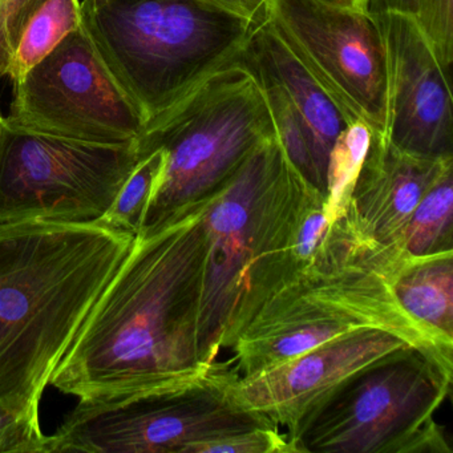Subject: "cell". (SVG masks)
<instances>
[{
    "label": "cell",
    "instance_id": "cell-1",
    "mask_svg": "<svg viewBox=\"0 0 453 453\" xmlns=\"http://www.w3.org/2000/svg\"><path fill=\"white\" fill-rule=\"evenodd\" d=\"M208 203L136 235L51 386L79 402H100L180 383L213 365L203 363L198 347Z\"/></svg>",
    "mask_w": 453,
    "mask_h": 453
},
{
    "label": "cell",
    "instance_id": "cell-2",
    "mask_svg": "<svg viewBox=\"0 0 453 453\" xmlns=\"http://www.w3.org/2000/svg\"><path fill=\"white\" fill-rule=\"evenodd\" d=\"M134 238L99 224L0 225V397L39 405Z\"/></svg>",
    "mask_w": 453,
    "mask_h": 453
},
{
    "label": "cell",
    "instance_id": "cell-3",
    "mask_svg": "<svg viewBox=\"0 0 453 453\" xmlns=\"http://www.w3.org/2000/svg\"><path fill=\"white\" fill-rule=\"evenodd\" d=\"M404 254L360 234L347 213L311 267L267 301L229 349L240 376L280 365L312 347L362 330L403 339L453 373V343L407 314L394 293Z\"/></svg>",
    "mask_w": 453,
    "mask_h": 453
},
{
    "label": "cell",
    "instance_id": "cell-4",
    "mask_svg": "<svg viewBox=\"0 0 453 453\" xmlns=\"http://www.w3.org/2000/svg\"><path fill=\"white\" fill-rule=\"evenodd\" d=\"M311 184L286 157L277 134L259 144L209 197L206 265L198 323L203 363L230 349L283 286V256Z\"/></svg>",
    "mask_w": 453,
    "mask_h": 453
},
{
    "label": "cell",
    "instance_id": "cell-5",
    "mask_svg": "<svg viewBox=\"0 0 453 453\" xmlns=\"http://www.w3.org/2000/svg\"><path fill=\"white\" fill-rule=\"evenodd\" d=\"M81 12L100 57L147 124L235 62L261 26L235 0H108L81 4Z\"/></svg>",
    "mask_w": 453,
    "mask_h": 453
},
{
    "label": "cell",
    "instance_id": "cell-6",
    "mask_svg": "<svg viewBox=\"0 0 453 453\" xmlns=\"http://www.w3.org/2000/svg\"><path fill=\"white\" fill-rule=\"evenodd\" d=\"M275 136L272 113L256 75L240 60L211 73L184 99L147 124L140 158L165 155L139 234L219 192L253 150Z\"/></svg>",
    "mask_w": 453,
    "mask_h": 453
},
{
    "label": "cell",
    "instance_id": "cell-7",
    "mask_svg": "<svg viewBox=\"0 0 453 453\" xmlns=\"http://www.w3.org/2000/svg\"><path fill=\"white\" fill-rule=\"evenodd\" d=\"M453 373L405 347L347 379L291 436L296 453H452L434 420Z\"/></svg>",
    "mask_w": 453,
    "mask_h": 453
},
{
    "label": "cell",
    "instance_id": "cell-8",
    "mask_svg": "<svg viewBox=\"0 0 453 453\" xmlns=\"http://www.w3.org/2000/svg\"><path fill=\"white\" fill-rule=\"evenodd\" d=\"M238 378L232 362H214L171 386L79 402L54 434V452L196 453L211 440L274 426L238 402Z\"/></svg>",
    "mask_w": 453,
    "mask_h": 453
},
{
    "label": "cell",
    "instance_id": "cell-9",
    "mask_svg": "<svg viewBox=\"0 0 453 453\" xmlns=\"http://www.w3.org/2000/svg\"><path fill=\"white\" fill-rule=\"evenodd\" d=\"M137 142L94 144L14 128L0 136V225L95 224L139 164Z\"/></svg>",
    "mask_w": 453,
    "mask_h": 453
},
{
    "label": "cell",
    "instance_id": "cell-10",
    "mask_svg": "<svg viewBox=\"0 0 453 453\" xmlns=\"http://www.w3.org/2000/svg\"><path fill=\"white\" fill-rule=\"evenodd\" d=\"M6 124L94 144H127L147 120L118 83L83 25L14 84Z\"/></svg>",
    "mask_w": 453,
    "mask_h": 453
},
{
    "label": "cell",
    "instance_id": "cell-11",
    "mask_svg": "<svg viewBox=\"0 0 453 453\" xmlns=\"http://www.w3.org/2000/svg\"><path fill=\"white\" fill-rule=\"evenodd\" d=\"M267 22L349 123L386 134L387 54L378 18L322 0H270Z\"/></svg>",
    "mask_w": 453,
    "mask_h": 453
},
{
    "label": "cell",
    "instance_id": "cell-12",
    "mask_svg": "<svg viewBox=\"0 0 453 453\" xmlns=\"http://www.w3.org/2000/svg\"><path fill=\"white\" fill-rule=\"evenodd\" d=\"M387 54L386 139L429 160L453 158L450 78L410 15H380Z\"/></svg>",
    "mask_w": 453,
    "mask_h": 453
},
{
    "label": "cell",
    "instance_id": "cell-13",
    "mask_svg": "<svg viewBox=\"0 0 453 453\" xmlns=\"http://www.w3.org/2000/svg\"><path fill=\"white\" fill-rule=\"evenodd\" d=\"M408 346L380 330H362L312 347L234 383L238 402L282 431L286 439L347 379Z\"/></svg>",
    "mask_w": 453,
    "mask_h": 453
},
{
    "label": "cell",
    "instance_id": "cell-14",
    "mask_svg": "<svg viewBox=\"0 0 453 453\" xmlns=\"http://www.w3.org/2000/svg\"><path fill=\"white\" fill-rule=\"evenodd\" d=\"M450 164L453 158L429 160L407 155L384 134L373 132L347 216L363 237L403 253V237L413 211Z\"/></svg>",
    "mask_w": 453,
    "mask_h": 453
},
{
    "label": "cell",
    "instance_id": "cell-15",
    "mask_svg": "<svg viewBox=\"0 0 453 453\" xmlns=\"http://www.w3.org/2000/svg\"><path fill=\"white\" fill-rule=\"evenodd\" d=\"M238 60L253 73L275 81L301 116L311 139L319 189L326 197L328 157L349 124L346 116L275 34L267 19L254 31Z\"/></svg>",
    "mask_w": 453,
    "mask_h": 453
},
{
    "label": "cell",
    "instance_id": "cell-16",
    "mask_svg": "<svg viewBox=\"0 0 453 453\" xmlns=\"http://www.w3.org/2000/svg\"><path fill=\"white\" fill-rule=\"evenodd\" d=\"M392 286L410 317L453 343V253L408 259Z\"/></svg>",
    "mask_w": 453,
    "mask_h": 453
},
{
    "label": "cell",
    "instance_id": "cell-17",
    "mask_svg": "<svg viewBox=\"0 0 453 453\" xmlns=\"http://www.w3.org/2000/svg\"><path fill=\"white\" fill-rule=\"evenodd\" d=\"M81 25V0H30L12 34L6 75L12 86Z\"/></svg>",
    "mask_w": 453,
    "mask_h": 453
},
{
    "label": "cell",
    "instance_id": "cell-18",
    "mask_svg": "<svg viewBox=\"0 0 453 453\" xmlns=\"http://www.w3.org/2000/svg\"><path fill=\"white\" fill-rule=\"evenodd\" d=\"M402 249L407 259L453 253V164L421 197L405 227Z\"/></svg>",
    "mask_w": 453,
    "mask_h": 453
},
{
    "label": "cell",
    "instance_id": "cell-19",
    "mask_svg": "<svg viewBox=\"0 0 453 453\" xmlns=\"http://www.w3.org/2000/svg\"><path fill=\"white\" fill-rule=\"evenodd\" d=\"M372 134V129L365 121L349 123L331 150L326 180V211L331 222L347 213L349 197Z\"/></svg>",
    "mask_w": 453,
    "mask_h": 453
},
{
    "label": "cell",
    "instance_id": "cell-20",
    "mask_svg": "<svg viewBox=\"0 0 453 453\" xmlns=\"http://www.w3.org/2000/svg\"><path fill=\"white\" fill-rule=\"evenodd\" d=\"M164 163L165 155L163 150H156L147 157L142 158L124 182L107 213L95 224L118 232L129 233L136 237L142 230Z\"/></svg>",
    "mask_w": 453,
    "mask_h": 453
},
{
    "label": "cell",
    "instance_id": "cell-21",
    "mask_svg": "<svg viewBox=\"0 0 453 453\" xmlns=\"http://www.w3.org/2000/svg\"><path fill=\"white\" fill-rule=\"evenodd\" d=\"M253 73L264 89L273 123H274L275 134L280 147L283 148L286 157L309 184L320 190L314 155H312L311 139L303 120L275 81L266 76Z\"/></svg>",
    "mask_w": 453,
    "mask_h": 453
},
{
    "label": "cell",
    "instance_id": "cell-22",
    "mask_svg": "<svg viewBox=\"0 0 453 453\" xmlns=\"http://www.w3.org/2000/svg\"><path fill=\"white\" fill-rule=\"evenodd\" d=\"M52 453L54 434L39 423V405L0 397V453Z\"/></svg>",
    "mask_w": 453,
    "mask_h": 453
},
{
    "label": "cell",
    "instance_id": "cell-23",
    "mask_svg": "<svg viewBox=\"0 0 453 453\" xmlns=\"http://www.w3.org/2000/svg\"><path fill=\"white\" fill-rule=\"evenodd\" d=\"M442 71L450 78L453 62V0H418L413 15Z\"/></svg>",
    "mask_w": 453,
    "mask_h": 453
},
{
    "label": "cell",
    "instance_id": "cell-24",
    "mask_svg": "<svg viewBox=\"0 0 453 453\" xmlns=\"http://www.w3.org/2000/svg\"><path fill=\"white\" fill-rule=\"evenodd\" d=\"M196 453H293L285 432L261 426L201 444Z\"/></svg>",
    "mask_w": 453,
    "mask_h": 453
},
{
    "label": "cell",
    "instance_id": "cell-25",
    "mask_svg": "<svg viewBox=\"0 0 453 453\" xmlns=\"http://www.w3.org/2000/svg\"><path fill=\"white\" fill-rule=\"evenodd\" d=\"M28 2L30 0H0V81L6 78L12 34Z\"/></svg>",
    "mask_w": 453,
    "mask_h": 453
},
{
    "label": "cell",
    "instance_id": "cell-26",
    "mask_svg": "<svg viewBox=\"0 0 453 453\" xmlns=\"http://www.w3.org/2000/svg\"><path fill=\"white\" fill-rule=\"evenodd\" d=\"M416 2L418 0H362V12L371 17H380L391 12L413 17Z\"/></svg>",
    "mask_w": 453,
    "mask_h": 453
},
{
    "label": "cell",
    "instance_id": "cell-27",
    "mask_svg": "<svg viewBox=\"0 0 453 453\" xmlns=\"http://www.w3.org/2000/svg\"><path fill=\"white\" fill-rule=\"evenodd\" d=\"M242 9L256 20L258 25H264L267 19V6L270 0H235Z\"/></svg>",
    "mask_w": 453,
    "mask_h": 453
},
{
    "label": "cell",
    "instance_id": "cell-28",
    "mask_svg": "<svg viewBox=\"0 0 453 453\" xmlns=\"http://www.w3.org/2000/svg\"><path fill=\"white\" fill-rule=\"evenodd\" d=\"M326 4H335L339 7H349V9L362 10V0H322Z\"/></svg>",
    "mask_w": 453,
    "mask_h": 453
},
{
    "label": "cell",
    "instance_id": "cell-29",
    "mask_svg": "<svg viewBox=\"0 0 453 453\" xmlns=\"http://www.w3.org/2000/svg\"><path fill=\"white\" fill-rule=\"evenodd\" d=\"M108 0H81L83 6H99V4H105Z\"/></svg>",
    "mask_w": 453,
    "mask_h": 453
},
{
    "label": "cell",
    "instance_id": "cell-30",
    "mask_svg": "<svg viewBox=\"0 0 453 453\" xmlns=\"http://www.w3.org/2000/svg\"><path fill=\"white\" fill-rule=\"evenodd\" d=\"M4 123H6V118L0 112V136H2V132H4Z\"/></svg>",
    "mask_w": 453,
    "mask_h": 453
}]
</instances>
